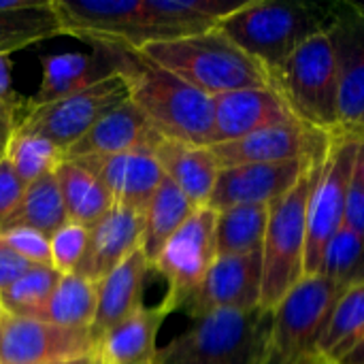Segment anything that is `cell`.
Instances as JSON below:
<instances>
[{
    "label": "cell",
    "instance_id": "24",
    "mask_svg": "<svg viewBox=\"0 0 364 364\" xmlns=\"http://www.w3.org/2000/svg\"><path fill=\"white\" fill-rule=\"evenodd\" d=\"M154 156L164 177H168L194 207H207L222 171L209 147L160 139L154 147Z\"/></svg>",
    "mask_w": 364,
    "mask_h": 364
},
{
    "label": "cell",
    "instance_id": "20",
    "mask_svg": "<svg viewBox=\"0 0 364 364\" xmlns=\"http://www.w3.org/2000/svg\"><path fill=\"white\" fill-rule=\"evenodd\" d=\"M141 239L143 215L113 205L94 226H90L87 245L75 275L98 284L130 254L141 250Z\"/></svg>",
    "mask_w": 364,
    "mask_h": 364
},
{
    "label": "cell",
    "instance_id": "23",
    "mask_svg": "<svg viewBox=\"0 0 364 364\" xmlns=\"http://www.w3.org/2000/svg\"><path fill=\"white\" fill-rule=\"evenodd\" d=\"M168 314L162 305L136 309L96 341L94 358L102 364H154L158 331Z\"/></svg>",
    "mask_w": 364,
    "mask_h": 364
},
{
    "label": "cell",
    "instance_id": "7",
    "mask_svg": "<svg viewBox=\"0 0 364 364\" xmlns=\"http://www.w3.org/2000/svg\"><path fill=\"white\" fill-rule=\"evenodd\" d=\"M320 160L311 164L299 183L269 209V226L262 245V296L260 307L275 305L305 277L307 205Z\"/></svg>",
    "mask_w": 364,
    "mask_h": 364
},
{
    "label": "cell",
    "instance_id": "35",
    "mask_svg": "<svg viewBox=\"0 0 364 364\" xmlns=\"http://www.w3.org/2000/svg\"><path fill=\"white\" fill-rule=\"evenodd\" d=\"M320 275L341 294L364 286V237L341 228L324 252Z\"/></svg>",
    "mask_w": 364,
    "mask_h": 364
},
{
    "label": "cell",
    "instance_id": "44",
    "mask_svg": "<svg viewBox=\"0 0 364 364\" xmlns=\"http://www.w3.org/2000/svg\"><path fill=\"white\" fill-rule=\"evenodd\" d=\"M4 320H6V316H4V311L0 309V339H2V331H4Z\"/></svg>",
    "mask_w": 364,
    "mask_h": 364
},
{
    "label": "cell",
    "instance_id": "31",
    "mask_svg": "<svg viewBox=\"0 0 364 364\" xmlns=\"http://www.w3.org/2000/svg\"><path fill=\"white\" fill-rule=\"evenodd\" d=\"M62 34L51 0H26L17 9L0 11V53L13 51Z\"/></svg>",
    "mask_w": 364,
    "mask_h": 364
},
{
    "label": "cell",
    "instance_id": "27",
    "mask_svg": "<svg viewBox=\"0 0 364 364\" xmlns=\"http://www.w3.org/2000/svg\"><path fill=\"white\" fill-rule=\"evenodd\" d=\"M190 198L168 179L164 177L160 188L156 190L151 203L143 213V239L141 250L147 256L149 264L158 258L166 241L188 222V218L196 211Z\"/></svg>",
    "mask_w": 364,
    "mask_h": 364
},
{
    "label": "cell",
    "instance_id": "8",
    "mask_svg": "<svg viewBox=\"0 0 364 364\" xmlns=\"http://www.w3.org/2000/svg\"><path fill=\"white\" fill-rule=\"evenodd\" d=\"M358 141L360 139L348 134H333L328 151L316 168L307 205L305 277L320 275L324 252L333 237L343 228Z\"/></svg>",
    "mask_w": 364,
    "mask_h": 364
},
{
    "label": "cell",
    "instance_id": "1",
    "mask_svg": "<svg viewBox=\"0 0 364 364\" xmlns=\"http://www.w3.org/2000/svg\"><path fill=\"white\" fill-rule=\"evenodd\" d=\"M339 4L247 0L218 28L273 75L303 43L333 28Z\"/></svg>",
    "mask_w": 364,
    "mask_h": 364
},
{
    "label": "cell",
    "instance_id": "25",
    "mask_svg": "<svg viewBox=\"0 0 364 364\" xmlns=\"http://www.w3.org/2000/svg\"><path fill=\"white\" fill-rule=\"evenodd\" d=\"M241 4L232 0H145V13L160 41H175L218 28Z\"/></svg>",
    "mask_w": 364,
    "mask_h": 364
},
{
    "label": "cell",
    "instance_id": "26",
    "mask_svg": "<svg viewBox=\"0 0 364 364\" xmlns=\"http://www.w3.org/2000/svg\"><path fill=\"white\" fill-rule=\"evenodd\" d=\"M58 188L68 213V222L81 224L85 228L94 226L111 207L113 198L105 181L81 160H68L53 171Z\"/></svg>",
    "mask_w": 364,
    "mask_h": 364
},
{
    "label": "cell",
    "instance_id": "4",
    "mask_svg": "<svg viewBox=\"0 0 364 364\" xmlns=\"http://www.w3.org/2000/svg\"><path fill=\"white\" fill-rule=\"evenodd\" d=\"M269 324L271 311L262 307L205 314L158 350L154 364H258Z\"/></svg>",
    "mask_w": 364,
    "mask_h": 364
},
{
    "label": "cell",
    "instance_id": "19",
    "mask_svg": "<svg viewBox=\"0 0 364 364\" xmlns=\"http://www.w3.org/2000/svg\"><path fill=\"white\" fill-rule=\"evenodd\" d=\"M79 160L98 173V177L109 188L115 207L141 215L145 213L147 205L151 203L156 190L164 179V173L154 156V149L147 147H139L109 158H79Z\"/></svg>",
    "mask_w": 364,
    "mask_h": 364
},
{
    "label": "cell",
    "instance_id": "29",
    "mask_svg": "<svg viewBox=\"0 0 364 364\" xmlns=\"http://www.w3.org/2000/svg\"><path fill=\"white\" fill-rule=\"evenodd\" d=\"M269 209L264 205H239L218 211L215 247L220 256H241L262 252L269 226Z\"/></svg>",
    "mask_w": 364,
    "mask_h": 364
},
{
    "label": "cell",
    "instance_id": "30",
    "mask_svg": "<svg viewBox=\"0 0 364 364\" xmlns=\"http://www.w3.org/2000/svg\"><path fill=\"white\" fill-rule=\"evenodd\" d=\"M364 337V286L343 292L324 326L318 354L324 364H337Z\"/></svg>",
    "mask_w": 364,
    "mask_h": 364
},
{
    "label": "cell",
    "instance_id": "12",
    "mask_svg": "<svg viewBox=\"0 0 364 364\" xmlns=\"http://www.w3.org/2000/svg\"><path fill=\"white\" fill-rule=\"evenodd\" d=\"M331 134L316 130L301 119H290L264 130H258L239 141L211 145L220 168L241 164H273L290 160H320L326 156Z\"/></svg>",
    "mask_w": 364,
    "mask_h": 364
},
{
    "label": "cell",
    "instance_id": "11",
    "mask_svg": "<svg viewBox=\"0 0 364 364\" xmlns=\"http://www.w3.org/2000/svg\"><path fill=\"white\" fill-rule=\"evenodd\" d=\"M215 218L213 209L198 207L151 262V269L166 279L168 292L162 307L168 311L181 309L215 262Z\"/></svg>",
    "mask_w": 364,
    "mask_h": 364
},
{
    "label": "cell",
    "instance_id": "28",
    "mask_svg": "<svg viewBox=\"0 0 364 364\" xmlns=\"http://www.w3.org/2000/svg\"><path fill=\"white\" fill-rule=\"evenodd\" d=\"M66 222L68 213L58 188V179L53 173H49L26 186L17 209L0 226V235L15 228H30L51 239Z\"/></svg>",
    "mask_w": 364,
    "mask_h": 364
},
{
    "label": "cell",
    "instance_id": "41",
    "mask_svg": "<svg viewBox=\"0 0 364 364\" xmlns=\"http://www.w3.org/2000/svg\"><path fill=\"white\" fill-rule=\"evenodd\" d=\"M0 102H15L11 90V62L4 53H0Z\"/></svg>",
    "mask_w": 364,
    "mask_h": 364
},
{
    "label": "cell",
    "instance_id": "5",
    "mask_svg": "<svg viewBox=\"0 0 364 364\" xmlns=\"http://www.w3.org/2000/svg\"><path fill=\"white\" fill-rule=\"evenodd\" d=\"M271 85L296 119L331 136L339 132V77L328 32L303 43L271 75Z\"/></svg>",
    "mask_w": 364,
    "mask_h": 364
},
{
    "label": "cell",
    "instance_id": "32",
    "mask_svg": "<svg viewBox=\"0 0 364 364\" xmlns=\"http://www.w3.org/2000/svg\"><path fill=\"white\" fill-rule=\"evenodd\" d=\"M98 307V288L94 282L75 273L62 275L38 320L66 328H92Z\"/></svg>",
    "mask_w": 364,
    "mask_h": 364
},
{
    "label": "cell",
    "instance_id": "14",
    "mask_svg": "<svg viewBox=\"0 0 364 364\" xmlns=\"http://www.w3.org/2000/svg\"><path fill=\"white\" fill-rule=\"evenodd\" d=\"M92 53H55L45 55L43 62V79L38 92L30 98V109L53 102L58 98L70 96L79 90H85L107 77L128 75L139 58V51L92 43Z\"/></svg>",
    "mask_w": 364,
    "mask_h": 364
},
{
    "label": "cell",
    "instance_id": "46",
    "mask_svg": "<svg viewBox=\"0 0 364 364\" xmlns=\"http://www.w3.org/2000/svg\"><path fill=\"white\" fill-rule=\"evenodd\" d=\"M90 364H102V363H98V360H96V358H94V360H92V363Z\"/></svg>",
    "mask_w": 364,
    "mask_h": 364
},
{
    "label": "cell",
    "instance_id": "38",
    "mask_svg": "<svg viewBox=\"0 0 364 364\" xmlns=\"http://www.w3.org/2000/svg\"><path fill=\"white\" fill-rule=\"evenodd\" d=\"M26 192V183L17 177L6 156L0 160V226L9 220V215L17 209L21 196Z\"/></svg>",
    "mask_w": 364,
    "mask_h": 364
},
{
    "label": "cell",
    "instance_id": "43",
    "mask_svg": "<svg viewBox=\"0 0 364 364\" xmlns=\"http://www.w3.org/2000/svg\"><path fill=\"white\" fill-rule=\"evenodd\" d=\"M94 360V356H85V358H77V360H62V363H47V364H90Z\"/></svg>",
    "mask_w": 364,
    "mask_h": 364
},
{
    "label": "cell",
    "instance_id": "16",
    "mask_svg": "<svg viewBox=\"0 0 364 364\" xmlns=\"http://www.w3.org/2000/svg\"><path fill=\"white\" fill-rule=\"evenodd\" d=\"M262 296V252L241 256H220L211 264L200 286L186 299V309L194 320L220 311H250L260 307Z\"/></svg>",
    "mask_w": 364,
    "mask_h": 364
},
{
    "label": "cell",
    "instance_id": "45",
    "mask_svg": "<svg viewBox=\"0 0 364 364\" xmlns=\"http://www.w3.org/2000/svg\"><path fill=\"white\" fill-rule=\"evenodd\" d=\"M354 4H356V9H358V11H363L364 13V2H354Z\"/></svg>",
    "mask_w": 364,
    "mask_h": 364
},
{
    "label": "cell",
    "instance_id": "18",
    "mask_svg": "<svg viewBox=\"0 0 364 364\" xmlns=\"http://www.w3.org/2000/svg\"><path fill=\"white\" fill-rule=\"evenodd\" d=\"M296 119L273 85L245 87L213 96L211 145L239 141L258 130ZM209 145V147H211Z\"/></svg>",
    "mask_w": 364,
    "mask_h": 364
},
{
    "label": "cell",
    "instance_id": "42",
    "mask_svg": "<svg viewBox=\"0 0 364 364\" xmlns=\"http://www.w3.org/2000/svg\"><path fill=\"white\" fill-rule=\"evenodd\" d=\"M337 364H364V337L356 343V348L350 350Z\"/></svg>",
    "mask_w": 364,
    "mask_h": 364
},
{
    "label": "cell",
    "instance_id": "13",
    "mask_svg": "<svg viewBox=\"0 0 364 364\" xmlns=\"http://www.w3.org/2000/svg\"><path fill=\"white\" fill-rule=\"evenodd\" d=\"M90 328H66L36 318L4 320L0 364H47L94 356Z\"/></svg>",
    "mask_w": 364,
    "mask_h": 364
},
{
    "label": "cell",
    "instance_id": "39",
    "mask_svg": "<svg viewBox=\"0 0 364 364\" xmlns=\"http://www.w3.org/2000/svg\"><path fill=\"white\" fill-rule=\"evenodd\" d=\"M32 267L30 260L19 256L2 237H0V292L6 290L11 284H15L19 277H23Z\"/></svg>",
    "mask_w": 364,
    "mask_h": 364
},
{
    "label": "cell",
    "instance_id": "9",
    "mask_svg": "<svg viewBox=\"0 0 364 364\" xmlns=\"http://www.w3.org/2000/svg\"><path fill=\"white\" fill-rule=\"evenodd\" d=\"M62 34L90 43L141 51L160 36L145 13V0H51Z\"/></svg>",
    "mask_w": 364,
    "mask_h": 364
},
{
    "label": "cell",
    "instance_id": "15",
    "mask_svg": "<svg viewBox=\"0 0 364 364\" xmlns=\"http://www.w3.org/2000/svg\"><path fill=\"white\" fill-rule=\"evenodd\" d=\"M339 77V132L364 139V13L341 2L328 30Z\"/></svg>",
    "mask_w": 364,
    "mask_h": 364
},
{
    "label": "cell",
    "instance_id": "6",
    "mask_svg": "<svg viewBox=\"0 0 364 364\" xmlns=\"http://www.w3.org/2000/svg\"><path fill=\"white\" fill-rule=\"evenodd\" d=\"M339 296L326 277H303L271 311L258 364H324L318 343Z\"/></svg>",
    "mask_w": 364,
    "mask_h": 364
},
{
    "label": "cell",
    "instance_id": "21",
    "mask_svg": "<svg viewBox=\"0 0 364 364\" xmlns=\"http://www.w3.org/2000/svg\"><path fill=\"white\" fill-rule=\"evenodd\" d=\"M162 136L145 119L141 109L128 98L102 119H98L68 151V160L79 158H109L139 147L154 149Z\"/></svg>",
    "mask_w": 364,
    "mask_h": 364
},
{
    "label": "cell",
    "instance_id": "33",
    "mask_svg": "<svg viewBox=\"0 0 364 364\" xmlns=\"http://www.w3.org/2000/svg\"><path fill=\"white\" fill-rule=\"evenodd\" d=\"M62 273L53 267H32L23 277L0 292V309L11 318H41Z\"/></svg>",
    "mask_w": 364,
    "mask_h": 364
},
{
    "label": "cell",
    "instance_id": "36",
    "mask_svg": "<svg viewBox=\"0 0 364 364\" xmlns=\"http://www.w3.org/2000/svg\"><path fill=\"white\" fill-rule=\"evenodd\" d=\"M87 237H90V228L75 224V222H66L51 239V264L55 271H60L62 275H70L77 271L85 245H87Z\"/></svg>",
    "mask_w": 364,
    "mask_h": 364
},
{
    "label": "cell",
    "instance_id": "40",
    "mask_svg": "<svg viewBox=\"0 0 364 364\" xmlns=\"http://www.w3.org/2000/svg\"><path fill=\"white\" fill-rule=\"evenodd\" d=\"M17 128V102H0V160L6 156V147Z\"/></svg>",
    "mask_w": 364,
    "mask_h": 364
},
{
    "label": "cell",
    "instance_id": "22",
    "mask_svg": "<svg viewBox=\"0 0 364 364\" xmlns=\"http://www.w3.org/2000/svg\"><path fill=\"white\" fill-rule=\"evenodd\" d=\"M151 271V264L143 250L130 254L119 267H115L107 277H102L98 288V307L96 318L92 324V337L98 341L107 331L117 326L122 320L132 316L136 309L143 307V288L145 277Z\"/></svg>",
    "mask_w": 364,
    "mask_h": 364
},
{
    "label": "cell",
    "instance_id": "2",
    "mask_svg": "<svg viewBox=\"0 0 364 364\" xmlns=\"http://www.w3.org/2000/svg\"><path fill=\"white\" fill-rule=\"evenodd\" d=\"M139 53L211 98L235 90L271 85L267 68L220 28L196 36L149 43Z\"/></svg>",
    "mask_w": 364,
    "mask_h": 364
},
{
    "label": "cell",
    "instance_id": "37",
    "mask_svg": "<svg viewBox=\"0 0 364 364\" xmlns=\"http://www.w3.org/2000/svg\"><path fill=\"white\" fill-rule=\"evenodd\" d=\"M19 256H23L26 260H30L32 264H41V267H53L51 264V243L49 237L30 230V228H15V230H6L0 235Z\"/></svg>",
    "mask_w": 364,
    "mask_h": 364
},
{
    "label": "cell",
    "instance_id": "3",
    "mask_svg": "<svg viewBox=\"0 0 364 364\" xmlns=\"http://www.w3.org/2000/svg\"><path fill=\"white\" fill-rule=\"evenodd\" d=\"M130 100L162 139L209 147L213 141V98L141 53L126 75Z\"/></svg>",
    "mask_w": 364,
    "mask_h": 364
},
{
    "label": "cell",
    "instance_id": "47",
    "mask_svg": "<svg viewBox=\"0 0 364 364\" xmlns=\"http://www.w3.org/2000/svg\"><path fill=\"white\" fill-rule=\"evenodd\" d=\"M4 55H6V53H4Z\"/></svg>",
    "mask_w": 364,
    "mask_h": 364
},
{
    "label": "cell",
    "instance_id": "34",
    "mask_svg": "<svg viewBox=\"0 0 364 364\" xmlns=\"http://www.w3.org/2000/svg\"><path fill=\"white\" fill-rule=\"evenodd\" d=\"M64 158L66 154L55 143L43 134L21 128H15V134L6 147V160L26 186L53 173L64 162Z\"/></svg>",
    "mask_w": 364,
    "mask_h": 364
},
{
    "label": "cell",
    "instance_id": "10",
    "mask_svg": "<svg viewBox=\"0 0 364 364\" xmlns=\"http://www.w3.org/2000/svg\"><path fill=\"white\" fill-rule=\"evenodd\" d=\"M128 98V77L113 75L70 96L30 109L17 119V128L43 134L66 154L98 119Z\"/></svg>",
    "mask_w": 364,
    "mask_h": 364
},
{
    "label": "cell",
    "instance_id": "17",
    "mask_svg": "<svg viewBox=\"0 0 364 364\" xmlns=\"http://www.w3.org/2000/svg\"><path fill=\"white\" fill-rule=\"evenodd\" d=\"M316 162L318 160H290L222 168L207 207L215 213L239 205L271 207L282 196H286L299 183L305 171Z\"/></svg>",
    "mask_w": 364,
    "mask_h": 364
}]
</instances>
